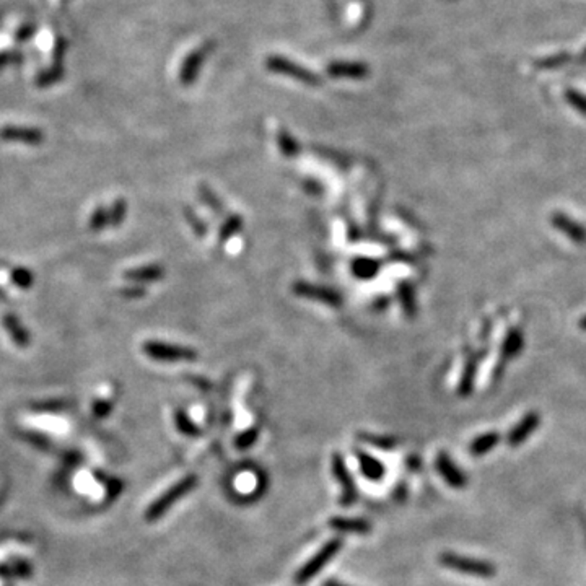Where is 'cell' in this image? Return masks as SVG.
Segmentation results:
<instances>
[{
    "instance_id": "5b68a950",
    "label": "cell",
    "mask_w": 586,
    "mask_h": 586,
    "mask_svg": "<svg viewBox=\"0 0 586 586\" xmlns=\"http://www.w3.org/2000/svg\"><path fill=\"white\" fill-rule=\"evenodd\" d=\"M332 473H334V478L337 479L339 485L342 488V507H349V505L357 502V485H355L352 474L349 473L347 464L344 461L342 455H339V453L332 456Z\"/></svg>"
},
{
    "instance_id": "4316f807",
    "label": "cell",
    "mask_w": 586,
    "mask_h": 586,
    "mask_svg": "<svg viewBox=\"0 0 586 586\" xmlns=\"http://www.w3.org/2000/svg\"><path fill=\"white\" fill-rule=\"evenodd\" d=\"M565 100L573 109H577L580 114L586 116V95L585 93H580L578 90L568 88L565 91Z\"/></svg>"
},
{
    "instance_id": "ba28073f",
    "label": "cell",
    "mask_w": 586,
    "mask_h": 586,
    "mask_svg": "<svg viewBox=\"0 0 586 586\" xmlns=\"http://www.w3.org/2000/svg\"><path fill=\"white\" fill-rule=\"evenodd\" d=\"M550 223H552V227L557 232L564 233L568 240L573 241V243L586 245V228L582 223L573 220L572 217L562 214V212H555V214L550 217Z\"/></svg>"
},
{
    "instance_id": "6da1fadb",
    "label": "cell",
    "mask_w": 586,
    "mask_h": 586,
    "mask_svg": "<svg viewBox=\"0 0 586 586\" xmlns=\"http://www.w3.org/2000/svg\"><path fill=\"white\" fill-rule=\"evenodd\" d=\"M197 476H187V478L178 480L173 487H170L162 497L155 500L150 507H148L145 513L147 521H157L158 518H162L166 511L173 507L176 502H180L181 498H185L187 493L192 490V488L197 487Z\"/></svg>"
},
{
    "instance_id": "836d02e7",
    "label": "cell",
    "mask_w": 586,
    "mask_h": 586,
    "mask_svg": "<svg viewBox=\"0 0 586 586\" xmlns=\"http://www.w3.org/2000/svg\"><path fill=\"white\" fill-rule=\"evenodd\" d=\"M323 586H347V585L337 582V580H327V582H324Z\"/></svg>"
},
{
    "instance_id": "484cf974",
    "label": "cell",
    "mask_w": 586,
    "mask_h": 586,
    "mask_svg": "<svg viewBox=\"0 0 586 586\" xmlns=\"http://www.w3.org/2000/svg\"><path fill=\"white\" fill-rule=\"evenodd\" d=\"M360 440L375 448H380V450H393V448L396 446V440L391 438V436H378V435L365 433V435H360Z\"/></svg>"
},
{
    "instance_id": "e575fe53",
    "label": "cell",
    "mask_w": 586,
    "mask_h": 586,
    "mask_svg": "<svg viewBox=\"0 0 586 586\" xmlns=\"http://www.w3.org/2000/svg\"><path fill=\"white\" fill-rule=\"evenodd\" d=\"M578 326L582 331H586V316H583V318L578 321Z\"/></svg>"
},
{
    "instance_id": "44dd1931",
    "label": "cell",
    "mask_w": 586,
    "mask_h": 586,
    "mask_svg": "<svg viewBox=\"0 0 586 586\" xmlns=\"http://www.w3.org/2000/svg\"><path fill=\"white\" fill-rule=\"evenodd\" d=\"M241 228H243V218L237 214L230 215L228 218H225V222L222 223L220 230H218V240L227 241L232 237H235Z\"/></svg>"
},
{
    "instance_id": "5bb4252c",
    "label": "cell",
    "mask_w": 586,
    "mask_h": 586,
    "mask_svg": "<svg viewBox=\"0 0 586 586\" xmlns=\"http://www.w3.org/2000/svg\"><path fill=\"white\" fill-rule=\"evenodd\" d=\"M523 344H525L523 332L520 329H516V327L510 329L502 344V359L507 361V360H513L515 357H518L523 349Z\"/></svg>"
},
{
    "instance_id": "ffe728a7",
    "label": "cell",
    "mask_w": 586,
    "mask_h": 586,
    "mask_svg": "<svg viewBox=\"0 0 586 586\" xmlns=\"http://www.w3.org/2000/svg\"><path fill=\"white\" fill-rule=\"evenodd\" d=\"M175 423H176V428L180 430V433L186 435V436H199L200 433H202L200 432V428L197 427V423H195L185 411H176Z\"/></svg>"
},
{
    "instance_id": "8992f818",
    "label": "cell",
    "mask_w": 586,
    "mask_h": 586,
    "mask_svg": "<svg viewBox=\"0 0 586 586\" xmlns=\"http://www.w3.org/2000/svg\"><path fill=\"white\" fill-rule=\"evenodd\" d=\"M293 292H295V295L298 297L329 304V307H341L342 304L341 293L329 289V287L308 284V282H297L295 285H293Z\"/></svg>"
},
{
    "instance_id": "52a82bcc",
    "label": "cell",
    "mask_w": 586,
    "mask_h": 586,
    "mask_svg": "<svg viewBox=\"0 0 586 586\" xmlns=\"http://www.w3.org/2000/svg\"><path fill=\"white\" fill-rule=\"evenodd\" d=\"M539 425H541V416H539L538 412H528L526 416L510 430V433L507 435L508 445L511 448L521 446L534 432H536Z\"/></svg>"
},
{
    "instance_id": "cb8c5ba5",
    "label": "cell",
    "mask_w": 586,
    "mask_h": 586,
    "mask_svg": "<svg viewBox=\"0 0 586 586\" xmlns=\"http://www.w3.org/2000/svg\"><path fill=\"white\" fill-rule=\"evenodd\" d=\"M106 227H109V207L98 205L88 218V228L91 232H100Z\"/></svg>"
},
{
    "instance_id": "d4e9b609",
    "label": "cell",
    "mask_w": 586,
    "mask_h": 586,
    "mask_svg": "<svg viewBox=\"0 0 586 586\" xmlns=\"http://www.w3.org/2000/svg\"><path fill=\"white\" fill-rule=\"evenodd\" d=\"M257 438H259V430L248 428V430H245V432H241L240 435H237L233 445L237 446L238 450H248V448H251L256 443Z\"/></svg>"
},
{
    "instance_id": "30bf717a",
    "label": "cell",
    "mask_w": 586,
    "mask_h": 586,
    "mask_svg": "<svg viewBox=\"0 0 586 586\" xmlns=\"http://www.w3.org/2000/svg\"><path fill=\"white\" fill-rule=\"evenodd\" d=\"M435 466H436V471H438V474L446 480L448 485H451L455 488L466 487L468 484L466 476H464L461 471L456 468V464L451 461V458L448 456L446 453H440V455L436 456Z\"/></svg>"
},
{
    "instance_id": "ac0fdd59",
    "label": "cell",
    "mask_w": 586,
    "mask_h": 586,
    "mask_svg": "<svg viewBox=\"0 0 586 586\" xmlns=\"http://www.w3.org/2000/svg\"><path fill=\"white\" fill-rule=\"evenodd\" d=\"M500 435L497 432H488L484 435H479L478 438H474L469 445L471 455L474 456H484L485 453L493 450L498 445Z\"/></svg>"
},
{
    "instance_id": "7c38bea8",
    "label": "cell",
    "mask_w": 586,
    "mask_h": 586,
    "mask_svg": "<svg viewBox=\"0 0 586 586\" xmlns=\"http://www.w3.org/2000/svg\"><path fill=\"white\" fill-rule=\"evenodd\" d=\"M355 456H357V461H359V466L361 474L365 476L369 480H381L384 473H386V469H384L383 463L378 461L373 456H370L369 453L361 451V450H355Z\"/></svg>"
},
{
    "instance_id": "1f68e13d",
    "label": "cell",
    "mask_w": 586,
    "mask_h": 586,
    "mask_svg": "<svg viewBox=\"0 0 586 586\" xmlns=\"http://www.w3.org/2000/svg\"><path fill=\"white\" fill-rule=\"evenodd\" d=\"M120 295L125 297V298H139L142 295H145V289L140 285H132V287H125V289L120 290Z\"/></svg>"
},
{
    "instance_id": "603a6c76",
    "label": "cell",
    "mask_w": 586,
    "mask_h": 586,
    "mask_svg": "<svg viewBox=\"0 0 586 586\" xmlns=\"http://www.w3.org/2000/svg\"><path fill=\"white\" fill-rule=\"evenodd\" d=\"M10 280L16 287H19V289L28 290V289H31L33 284H34V275L28 267L19 266V267H14L10 271Z\"/></svg>"
},
{
    "instance_id": "8fae6325",
    "label": "cell",
    "mask_w": 586,
    "mask_h": 586,
    "mask_svg": "<svg viewBox=\"0 0 586 586\" xmlns=\"http://www.w3.org/2000/svg\"><path fill=\"white\" fill-rule=\"evenodd\" d=\"M124 277L135 284L157 282V280H162L165 277V269L162 266H158V264H150V266L129 269V271L124 272Z\"/></svg>"
},
{
    "instance_id": "277c9868",
    "label": "cell",
    "mask_w": 586,
    "mask_h": 586,
    "mask_svg": "<svg viewBox=\"0 0 586 586\" xmlns=\"http://www.w3.org/2000/svg\"><path fill=\"white\" fill-rule=\"evenodd\" d=\"M142 350L147 357L157 361H191L197 359V352L192 349L160 341H147Z\"/></svg>"
},
{
    "instance_id": "e0dca14e",
    "label": "cell",
    "mask_w": 586,
    "mask_h": 586,
    "mask_svg": "<svg viewBox=\"0 0 586 586\" xmlns=\"http://www.w3.org/2000/svg\"><path fill=\"white\" fill-rule=\"evenodd\" d=\"M380 267L381 264L376 259H370V257H359V259H355L352 262V266H350L355 277L365 280L376 277L378 272H380Z\"/></svg>"
},
{
    "instance_id": "f546056e",
    "label": "cell",
    "mask_w": 586,
    "mask_h": 586,
    "mask_svg": "<svg viewBox=\"0 0 586 586\" xmlns=\"http://www.w3.org/2000/svg\"><path fill=\"white\" fill-rule=\"evenodd\" d=\"M113 411V402L109 399H96L91 406V413L96 418H105L109 416V412Z\"/></svg>"
},
{
    "instance_id": "9a60e30c",
    "label": "cell",
    "mask_w": 586,
    "mask_h": 586,
    "mask_svg": "<svg viewBox=\"0 0 586 586\" xmlns=\"http://www.w3.org/2000/svg\"><path fill=\"white\" fill-rule=\"evenodd\" d=\"M476 371H478V357L476 355H469V359L466 360V365H464V371L461 376V381H459L458 393L463 398H466L471 393H473L474 381H476Z\"/></svg>"
},
{
    "instance_id": "d6a6232c",
    "label": "cell",
    "mask_w": 586,
    "mask_h": 586,
    "mask_svg": "<svg viewBox=\"0 0 586 586\" xmlns=\"http://www.w3.org/2000/svg\"><path fill=\"white\" fill-rule=\"evenodd\" d=\"M565 59H567V56H555V57H550V59L543 61V64H545L544 67H559V62L562 64Z\"/></svg>"
},
{
    "instance_id": "83f0119b",
    "label": "cell",
    "mask_w": 586,
    "mask_h": 586,
    "mask_svg": "<svg viewBox=\"0 0 586 586\" xmlns=\"http://www.w3.org/2000/svg\"><path fill=\"white\" fill-rule=\"evenodd\" d=\"M199 195H200V199H202V202L205 205H209L210 209L215 212V214H220L222 209H223V204L220 202V200H218V197L214 194V191H212L210 187L200 185L199 186Z\"/></svg>"
},
{
    "instance_id": "7402d4cb",
    "label": "cell",
    "mask_w": 586,
    "mask_h": 586,
    "mask_svg": "<svg viewBox=\"0 0 586 586\" xmlns=\"http://www.w3.org/2000/svg\"><path fill=\"white\" fill-rule=\"evenodd\" d=\"M128 217V202L125 199L118 197L109 207V227H120Z\"/></svg>"
},
{
    "instance_id": "2e32d148",
    "label": "cell",
    "mask_w": 586,
    "mask_h": 586,
    "mask_svg": "<svg viewBox=\"0 0 586 586\" xmlns=\"http://www.w3.org/2000/svg\"><path fill=\"white\" fill-rule=\"evenodd\" d=\"M398 297L401 302V307L404 309L407 318H413L417 314V300L413 287L409 282H399L398 285Z\"/></svg>"
},
{
    "instance_id": "f1b7e54d",
    "label": "cell",
    "mask_w": 586,
    "mask_h": 586,
    "mask_svg": "<svg viewBox=\"0 0 586 586\" xmlns=\"http://www.w3.org/2000/svg\"><path fill=\"white\" fill-rule=\"evenodd\" d=\"M277 142H279L280 152H282L285 157H289V158L295 157V155L298 153V150H300V148H298V143L293 140L289 134H285V132L279 134Z\"/></svg>"
},
{
    "instance_id": "9c48e42d",
    "label": "cell",
    "mask_w": 586,
    "mask_h": 586,
    "mask_svg": "<svg viewBox=\"0 0 586 586\" xmlns=\"http://www.w3.org/2000/svg\"><path fill=\"white\" fill-rule=\"evenodd\" d=\"M2 326H4V329L7 331L11 342H14L16 347H20V349L30 347L31 334H30V331L25 327V324L21 323L19 316L14 313H5L2 316Z\"/></svg>"
},
{
    "instance_id": "d6986e66",
    "label": "cell",
    "mask_w": 586,
    "mask_h": 586,
    "mask_svg": "<svg viewBox=\"0 0 586 586\" xmlns=\"http://www.w3.org/2000/svg\"><path fill=\"white\" fill-rule=\"evenodd\" d=\"M2 137L5 140H21L26 143H39L43 140V134L34 129H21V128H7L2 130Z\"/></svg>"
},
{
    "instance_id": "3957f363",
    "label": "cell",
    "mask_w": 586,
    "mask_h": 586,
    "mask_svg": "<svg viewBox=\"0 0 586 586\" xmlns=\"http://www.w3.org/2000/svg\"><path fill=\"white\" fill-rule=\"evenodd\" d=\"M342 539H331L329 543H326L323 548H321L316 555H313L307 564H304L300 570L297 572L295 575V583L297 585H304L308 583L309 580H313L318 573L323 570V568L329 564L332 557H334L339 550L342 549Z\"/></svg>"
},
{
    "instance_id": "7a4b0ae2",
    "label": "cell",
    "mask_w": 586,
    "mask_h": 586,
    "mask_svg": "<svg viewBox=\"0 0 586 586\" xmlns=\"http://www.w3.org/2000/svg\"><path fill=\"white\" fill-rule=\"evenodd\" d=\"M440 564L450 568V570L461 572L464 575L478 577V578H493L497 575V567L488 564L485 560L469 559V557H463L458 554L445 552L438 557Z\"/></svg>"
},
{
    "instance_id": "4fadbf2b",
    "label": "cell",
    "mask_w": 586,
    "mask_h": 586,
    "mask_svg": "<svg viewBox=\"0 0 586 586\" xmlns=\"http://www.w3.org/2000/svg\"><path fill=\"white\" fill-rule=\"evenodd\" d=\"M329 526L337 533L366 534L371 531L370 523L360 518H341V516H334V518H331Z\"/></svg>"
},
{
    "instance_id": "4dcf8cb0",
    "label": "cell",
    "mask_w": 586,
    "mask_h": 586,
    "mask_svg": "<svg viewBox=\"0 0 586 586\" xmlns=\"http://www.w3.org/2000/svg\"><path fill=\"white\" fill-rule=\"evenodd\" d=\"M185 215H186V218L189 220V225H191V227L194 228V232H195V233H199V237H204V233H205V227H204V223H200V218H199L197 215L194 217L192 212L189 210V207H186Z\"/></svg>"
}]
</instances>
